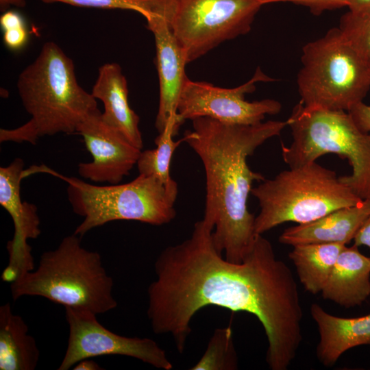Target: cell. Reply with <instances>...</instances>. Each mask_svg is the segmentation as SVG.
I'll use <instances>...</instances> for the list:
<instances>
[{
	"mask_svg": "<svg viewBox=\"0 0 370 370\" xmlns=\"http://www.w3.org/2000/svg\"><path fill=\"white\" fill-rule=\"evenodd\" d=\"M310 314L317 325L320 336L317 356L323 365L332 366L351 348L370 345V314L359 317H341L313 304Z\"/></svg>",
	"mask_w": 370,
	"mask_h": 370,
	"instance_id": "obj_17",
	"label": "cell"
},
{
	"mask_svg": "<svg viewBox=\"0 0 370 370\" xmlns=\"http://www.w3.org/2000/svg\"><path fill=\"white\" fill-rule=\"evenodd\" d=\"M238 357L230 327L217 328L200 360L190 370H235Z\"/></svg>",
	"mask_w": 370,
	"mask_h": 370,
	"instance_id": "obj_22",
	"label": "cell"
},
{
	"mask_svg": "<svg viewBox=\"0 0 370 370\" xmlns=\"http://www.w3.org/2000/svg\"><path fill=\"white\" fill-rule=\"evenodd\" d=\"M193 130L184 135L200 158L206 175L203 220L212 226L219 252L232 262H241L257 234L255 217L247 208L253 182L264 176L252 171L247 158L265 141L279 136L284 121H268L255 125L221 122L209 117L192 120Z\"/></svg>",
	"mask_w": 370,
	"mask_h": 370,
	"instance_id": "obj_2",
	"label": "cell"
},
{
	"mask_svg": "<svg viewBox=\"0 0 370 370\" xmlns=\"http://www.w3.org/2000/svg\"><path fill=\"white\" fill-rule=\"evenodd\" d=\"M354 245H365L370 248V215L359 228L354 238Z\"/></svg>",
	"mask_w": 370,
	"mask_h": 370,
	"instance_id": "obj_28",
	"label": "cell"
},
{
	"mask_svg": "<svg viewBox=\"0 0 370 370\" xmlns=\"http://www.w3.org/2000/svg\"><path fill=\"white\" fill-rule=\"evenodd\" d=\"M24 162L17 158L8 166L0 168V204L10 215L14 227L13 238L7 243L8 263L1 280L10 284L23 274L34 269L29 239L40 234L37 207L21 198V181L23 179Z\"/></svg>",
	"mask_w": 370,
	"mask_h": 370,
	"instance_id": "obj_12",
	"label": "cell"
},
{
	"mask_svg": "<svg viewBox=\"0 0 370 370\" xmlns=\"http://www.w3.org/2000/svg\"><path fill=\"white\" fill-rule=\"evenodd\" d=\"M349 12L354 14H364L370 12V0H349Z\"/></svg>",
	"mask_w": 370,
	"mask_h": 370,
	"instance_id": "obj_29",
	"label": "cell"
},
{
	"mask_svg": "<svg viewBox=\"0 0 370 370\" xmlns=\"http://www.w3.org/2000/svg\"><path fill=\"white\" fill-rule=\"evenodd\" d=\"M34 173L52 174L65 181L73 212L84 218L74 234L82 237L95 227L116 220L137 221L154 225L174 219L177 193L155 176L139 174L123 184L97 186L75 177H66L51 169L35 166Z\"/></svg>",
	"mask_w": 370,
	"mask_h": 370,
	"instance_id": "obj_7",
	"label": "cell"
},
{
	"mask_svg": "<svg viewBox=\"0 0 370 370\" xmlns=\"http://www.w3.org/2000/svg\"><path fill=\"white\" fill-rule=\"evenodd\" d=\"M169 0H160L156 10L147 18V27L153 34L156 67L160 84L159 106L155 126L162 132L168 123L177 127L184 123L177 114V103L188 77L186 58L168 17Z\"/></svg>",
	"mask_w": 370,
	"mask_h": 370,
	"instance_id": "obj_14",
	"label": "cell"
},
{
	"mask_svg": "<svg viewBox=\"0 0 370 370\" xmlns=\"http://www.w3.org/2000/svg\"><path fill=\"white\" fill-rule=\"evenodd\" d=\"M260 68L245 84L225 88L203 82L186 81L177 103V114L184 122L198 117H209L221 122L240 125H255L262 122L266 115L278 114L281 103L265 99L249 101L245 95L253 92L256 84L271 82Z\"/></svg>",
	"mask_w": 370,
	"mask_h": 370,
	"instance_id": "obj_10",
	"label": "cell"
},
{
	"mask_svg": "<svg viewBox=\"0 0 370 370\" xmlns=\"http://www.w3.org/2000/svg\"><path fill=\"white\" fill-rule=\"evenodd\" d=\"M18 92L31 119L12 130H0V141L36 144L44 136L76 132L99 110L96 99L78 84L73 60L53 42L19 74Z\"/></svg>",
	"mask_w": 370,
	"mask_h": 370,
	"instance_id": "obj_3",
	"label": "cell"
},
{
	"mask_svg": "<svg viewBox=\"0 0 370 370\" xmlns=\"http://www.w3.org/2000/svg\"><path fill=\"white\" fill-rule=\"evenodd\" d=\"M0 25L3 32V42L8 48L16 51L25 47L29 34L25 21L19 13L13 10L3 12Z\"/></svg>",
	"mask_w": 370,
	"mask_h": 370,
	"instance_id": "obj_25",
	"label": "cell"
},
{
	"mask_svg": "<svg viewBox=\"0 0 370 370\" xmlns=\"http://www.w3.org/2000/svg\"><path fill=\"white\" fill-rule=\"evenodd\" d=\"M46 3H64L75 6L101 9H121L138 12L145 19L154 11L158 0H40Z\"/></svg>",
	"mask_w": 370,
	"mask_h": 370,
	"instance_id": "obj_24",
	"label": "cell"
},
{
	"mask_svg": "<svg viewBox=\"0 0 370 370\" xmlns=\"http://www.w3.org/2000/svg\"><path fill=\"white\" fill-rule=\"evenodd\" d=\"M64 308L69 338L58 370H68L82 360L106 355L130 356L158 369H173L165 351L153 339L119 335L101 325L92 312Z\"/></svg>",
	"mask_w": 370,
	"mask_h": 370,
	"instance_id": "obj_11",
	"label": "cell"
},
{
	"mask_svg": "<svg viewBox=\"0 0 370 370\" xmlns=\"http://www.w3.org/2000/svg\"><path fill=\"white\" fill-rule=\"evenodd\" d=\"M347 112L360 130L370 132V105L361 101L352 106Z\"/></svg>",
	"mask_w": 370,
	"mask_h": 370,
	"instance_id": "obj_27",
	"label": "cell"
},
{
	"mask_svg": "<svg viewBox=\"0 0 370 370\" xmlns=\"http://www.w3.org/2000/svg\"><path fill=\"white\" fill-rule=\"evenodd\" d=\"M297 84L304 106L347 112L370 90V66L338 27L302 48Z\"/></svg>",
	"mask_w": 370,
	"mask_h": 370,
	"instance_id": "obj_8",
	"label": "cell"
},
{
	"mask_svg": "<svg viewBox=\"0 0 370 370\" xmlns=\"http://www.w3.org/2000/svg\"><path fill=\"white\" fill-rule=\"evenodd\" d=\"M341 243H310L293 246L288 254L304 289L312 293L321 292L341 251Z\"/></svg>",
	"mask_w": 370,
	"mask_h": 370,
	"instance_id": "obj_20",
	"label": "cell"
},
{
	"mask_svg": "<svg viewBox=\"0 0 370 370\" xmlns=\"http://www.w3.org/2000/svg\"><path fill=\"white\" fill-rule=\"evenodd\" d=\"M14 5L18 8H23L26 5L25 0H0L1 12H4L10 6Z\"/></svg>",
	"mask_w": 370,
	"mask_h": 370,
	"instance_id": "obj_31",
	"label": "cell"
},
{
	"mask_svg": "<svg viewBox=\"0 0 370 370\" xmlns=\"http://www.w3.org/2000/svg\"><path fill=\"white\" fill-rule=\"evenodd\" d=\"M76 132L82 136L92 157V162L78 164L81 177L95 182L116 184L136 164L141 149L106 123L99 110L88 115Z\"/></svg>",
	"mask_w": 370,
	"mask_h": 370,
	"instance_id": "obj_13",
	"label": "cell"
},
{
	"mask_svg": "<svg viewBox=\"0 0 370 370\" xmlns=\"http://www.w3.org/2000/svg\"><path fill=\"white\" fill-rule=\"evenodd\" d=\"M81 238L64 237L57 248L45 251L36 269L10 284L12 297L39 296L64 308L106 313L117 306L113 280L97 251L82 247Z\"/></svg>",
	"mask_w": 370,
	"mask_h": 370,
	"instance_id": "obj_4",
	"label": "cell"
},
{
	"mask_svg": "<svg viewBox=\"0 0 370 370\" xmlns=\"http://www.w3.org/2000/svg\"><path fill=\"white\" fill-rule=\"evenodd\" d=\"M349 0H263L264 4L272 3H291L307 8L316 16L328 10L347 7Z\"/></svg>",
	"mask_w": 370,
	"mask_h": 370,
	"instance_id": "obj_26",
	"label": "cell"
},
{
	"mask_svg": "<svg viewBox=\"0 0 370 370\" xmlns=\"http://www.w3.org/2000/svg\"><path fill=\"white\" fill-rule=\"evenodd\" d=\"M179 128L173 123H168L155 139L156 147L141 151L137 161L139 174L155 176L171 191L178 193L176 182L170 175V164L175 150L184 138L174 140Z\"/></svg>",
	"mask_w": 370,
	"mask_h": 370,
	"instance_id": "obj_21",
	"label": "cell"
},
{
	"mask_svg": "<svg viewBox=\"0 0 370 370\" xmlns=\"http://www.w3.org/2000/svg\"><path fill=\"white\" fill-rule=\"evenodd\" d=\"M251 194L260 208L254 221L258 234L286 222L308 223L362 201L341 182L335 171L316 161L264 179L252 188Z\"/></svg>",
	"mask_w": 370,
	"mask_h": 370,
	"instance_id": "obj_6",
	"label": "cell"
},
{
	"mask_svg": "<svg viewBox=\"0 0 370 370\" xmlns=\"http://www.w3.org/2000/svg\"><path fill=\"white\" fill-rule=\"evenodd\" d=\"M263 0H169L171 27L190 63L247 34Z\"/></svg>",
	"mask_w": 370,
	"mask_h": 370,
	"instance_id": "obj_9",
	"label": "cell"
},
{
	"mask_svg": "<svg viewBox=\"0 0 370 370\" xmlns=\"http://www.w3.org/2000/svg\"><path fill=\"white\" fill-rule=\"evenodd\" d=\"M91 95L101 101L104 121L117 130L134 146L142 149L143 138L138 124L139 116L130 108L127 82L116 63H106L99 69Z\"/></svg>",
	"mask_w": 370,
	"mask_h": 370,
	"instance_id": "obj_16",
	"label": "cell"
},
{
	"mask_svg": "<svg viewBox=\"0 0 370 370\" xmlns=\"http://www.w3.org/2000/svg\"><path fill=\"white\" fill-rule=\"evenodd\" d=\"M293 141L282 144L289 168L314 162L328 153L346 158L352 168L342 183L362 200L370 201V132L360 130L346 111L310 108L300 101L288 119Z\"/></svg>",
	"mask_w": 370,
	"mask_h": 370,
	"instance_id": "obj_5",
	"label": "cell"
},
{
	"mask_svg": "<svg viewBox=\"0 0 370 370\" xmlns=\"http://www.w3.org/2000/svg\"><path fill=\"white\" fill-rule=\"evenodd\" d=\"M75 370H101L103 369L96 362L86 358L80 360L73 366Z\"/></svg>",
	"mask_w": 370,
	"mask_h": 370,
	"instance_id": "obj_30",
	"label": "cell"
},
{
	"mask_svg": "<svg viewBox=\"0 0 370 370\" xmlns=\"http://www.w3.org/2000/svg\"><path fill=\"white\" fill-rule=\"evenodd\" d=\"M40 351L24 319L9 302L0 306V370H34Z\"/></svg>",
	"mask_w": 370,
	"mask_h": 370,
	"instance_id": "obj_19",
	"label": "cell"
},
{
	"mask_svg": "<svg viewBox=\"0 0 370 370\" xmlns=\"http://www.w3.org/2000/svg\"><path fill=\"white\" fill-rule=\"evenodd\" d=\"M203 219L190 236L166 247L154 263L156 279L149 286L147 314L157 334H169L184 352L193 316L217 306L254 314L268 341L266 361L272 370H286L302 341L303 311L290 268L276 258L273 246L256 234L244 260L222 257Z\"/></svg>",
	"mask_w": 370,
	"mask_h": 370,
	"instance_id": "obj_1",
	"label": "cell"
},
{
	"mask_svg": "<svg viewBox=\"0 0 370 370\" xmlns=\"http://www.w3.org/2000/svg\"><path fill=\"white\" fill-rule=\"evenodd\" d=\"M370 215V201L335 210L316 220L286 228L279 242L288 245L310 243H341L354 239Z\"/></svg>",
	"mask_w": 370,
	"mask_h": 370,
	"instance_id": "obj_15",
	"label": "cell"
},
{
	"mask_svg": "<svg viewBox=\"0 0 370 370\" xmlns=\"http://www.w3.org/2000/svg\"><path fill=\"white\" fill-rule=\"evenodd\" d=\"M338 27L351 46L370 66V12L354 14L348 11L341 17Z\"/></svg>",
	"mask_w": 370,
	"mask_h": 370,
	"instance_id": "obj_23",
	"label": "cell"
},
{
	"mask_svg": "<svg viewBox=\"0 0 370 370\" xmlns=\"http://www.w3.org/2000/svg\"><path fill=\"white\" fill-rule=\"evenodd\" d=\"M321 293L324 299L345 308L361 305L370 296V257L355 245L345 246Z\"/></svg>",
	"mask_w": 370,
	"mask_h": 370,
	"instance_id": "obj_18",
	"label": "cell"
}]
</instances>
